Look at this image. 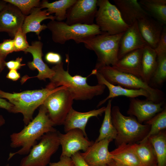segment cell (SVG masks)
I'll use <instances>...</instances> for the list:
<instances>
[{"mask_svg": "<svg viewBox=\"0 0 166 166\" xmlns=\"http://www.w3.org/2000/svg\"><path fill=\"white\" fill-rule=\"evenodd\" d=\"M54 126L45 107L43 104L41 105L38 114L34 119L20 131L10 135L11 147L21 148L16 152H10L8 160L17 154H28L37 140L47 132L57 130Z\"/></svg>", "mask_w": 166, "mask_h": 166, "instance_id": "1", "label": "cell"}, {"mask_svg": "<svg viewBox=\"0 0 166 166\" xmlns=\"http://www.w3.org/2000/svg\"><path fill=\"white\" fill-rule=\"evenodd\" d=\"M63 64L61 61L52 68L55 73L46 87L54 89L65 86L74 100H91L104 93L106 87L104 85L91 86L88 84L87 78L90 74L87 77L79 75L72 76L69 73L68 67L66 71L64 69Z\"/></svg>", "mask_w": 166, "mask_h": 166, "instance_id": "2", "label": "cell"}, {"mask_svg": "<svg viewBox=\"0 0 166 166\" xmlns=\"http://www.w3.org/2000/svg\"><path fill=\"white\" fill-rule=\"evenodd\" d=\"M59 87L52 89L45 87L40 89L25 91L13 93L0 89V97L6 98L14 105L13 113H20L23 116L25 125L33 119L35 110L42 105L47 96L57 90Z\"/></svg>", "mask_w": 166, "mask_h": 166, "instance_id": "3", "label": "cell"}, {"mask_svg": "<svg viewBox=\"0 0 166 166\" xmlns=\"http://www.w3.org/2000/svg\"><path fill=\"white\" fill-rule=\"evenodd\" d=\"M111 117L117 132L115 140L117 146L123 143L133 144L140 142L147 135L150 130V125L140 123L132 116L123 115L118 106L111 108Z\"/></svg>", "mask_w": 166, "mask_h": 166, "instance_id": "4", "label": "cell"}, {"mask_svg": "<svg viewBox=\"0 0 166 166\" xmlns=\"http://www.w3.org/2000/svg\"><path fill=\"white\" fill-rule=\"evenodd\" d=\"M51 33L54 42L64 44L70 40L76 43H84L94 36L102 33L96 24L92 25L75 24L69 25L63 21L51 20L46 25Z\"/></svg>", "mask_w": 166, "mask_h": 166, "instance_id": "5", "label": "cell"}, {"mask_svg": "<svg viewBox=\"0 0 166 166\" xmlns=\"http://www.w3.org/2000/svg\"><path fill=\"white\" fill-rule=\"evenodd\" d=\"M123 33L113 35L103 33L84 42L85 47L93 51L97 56L94 69L115 65L118 60L119 43Z\"/></svg>", "mask_w": 166, "mask_h": 166, "instance_id": "6", "label": "cell"}, {"mask_svg": "<svg viewBox=\"0 0 166 166\" xmlns=\"http://www.w3.org/2000/svg\"><path fill=\"white\" fill-rule=\"evenodd\" d=\"M95 69L113 85L129 89H144L149 94V100L155 102L165 100V93L162 90L151 87L141 78L134 75L121 72L111 66H104Z\"/></svg>", "mask_w": 166, "mask_h": 166, "instance_id": "7", "label": "cell"}, {"mask_svg": "<svg viewBox=\"0 0 166 166\" xmlns=\"http://www.w3.org/2000/svg\"><path fill=\"white\" fill-rule=\"evenodd\" d=\"M58 132L56 130L43 135L39 142L22 159L20 166H46L49 164L51 156L60 145Z\"/></svg>", "mask_w": 166, "mask_h": 166, "instance_id": "8", "label": "cell"}, {"mask_svg": "<svg viewBox=\"0 0 166 166\" xmlns=\"http://www.w3.org/2000/svg\"><path fill=\"white\" fill-rule=\"evenodd\" d=\"M95 20L103 33L116 35L125 32L130 26L124 21L116 6L108 0H98Z\"/></svg>", "mask_w": 166, "mask_h": 166, "instance_id": "9", "label": "cell"}, {"mask_svg": "<svg viewBox=\"0 0 166 166\" xmlns=\"http://www.w3.org/2000/svg\"><path fill=\"white\" fill-rule=\"evenodd\" d=\"M73 100L65 86L59 87L46 98L42 104L54 125H63L68 114L73 108Z\"/></svg>", "mask_w": 166, "mask_h": 166, "instance_id": "10", "label": "cell"}, {"mask_svg": "<svg viewBox=\"0 0 166 166\" xmlns=\"http://www.w3.org/2000/svg\"><path fill=\"white\" fill-rule=\"evenodd\" d=\"M97 2V0H76L67 10L65 22L69 25L94 24Z\"/></svg>", "mask_w": 166, "mask_h": 166, "instance_id": "11", "label": "cell"}, {"mask_svg": "<svg viewBox=\"0 0 166 166\" xmlns=\"http://www.w3.org/2000/svg\"><path fill=\"white\" fill-rule=\"evenodd\" d=\"M60 145L62 147L60 157L71 156L80 150L85 152L94 142L89 141L82 131L78 129L70 130L65 134L58 132Z\"/></svg>", "mask_w": 166, "mask_h": 166, "instance_id": "12", "label": "cell"}, {"mask_svg": "<svg viewBox=\"0 0 166 166\" xmlns=\"http://www.w3.org/2000/svg\"><path fill=\"white\" fill-rule=\"evenodd\" d=\"M165 101L156 103L146 99L129 98V106L127 113L130 116L135 117L137 121L142 124L162 111L166 107Z\"/></svg>", "mask_w": 166, "mask_h": 166, "instance_id": "13", "label": "cell"}, {"mask_svg": "<svg viewBox=\"0 0 166 166\" xmlns=\"http://www.w3.org/2000/svg\"><path fill=\"white\" fill-rule=\"evenodd\" d=\"M25 16L15 6L7 3L0 12V32H5L12 37L22 28Z\"/></svg>", "mask_w": 166, "mask_h": 166, "instance_id": "14", "label": "cell"}, {"mask_svg": "<svg viewBox=\"0 0 166 166\" xmlns=\"http://www.w3.org/2000/svg\"><path fill=\"white\" fill-rule=\"evenodd\" d=\"M110 140L105 139L94 143L85 152L80 154L91 166L107 165L113 160L108 147Z\"/></svg>", "mask_w": 166, "mask_h": 166, "instance_id": "15", "label": "cell"}, {"mask_svg": "<svg viewBox=\"0 0 166 166\" xmlns=\"http://www.w3.org/2000/svg\"><path fill=\"white\" fill-rule=\"evenodd\" d=\"M43 45V43L40 41L33 42L31 45H30L24 52L26 53H29L33 56V61L28 62L27 65L30 69L32 70L36 69L38 70V75L34 77H36L40 80L45 81L47 78L50 80L55 72L42 60Z\"/></svg>", "mask_w": 166, "mask_h": 166, "instance_id": "16", "label": "cell"}, {"mask_svg": "<svg viewBox=\"0 0 166 166\" xmlns=\"http://www.w3.org/2000/svg\"><path fill=\"white\" fill-rule=\"evenodd\" d=\"M147 45L139 30L137 21L130 26L122 36L119 43L118 60L128 53L142 49Z\"/></svg>", "mask_w": 166, "mask_h": 166, "instance_id": "17", "label": "cell"}, {"mask_svg": "<svg viewBox=\"0 0 166 166\" xmlns=\"http://www.w3.org/2000/svg\"><path fill=\"white\" fill-rule=\"evenodd\" d=\"M137 23L143 38L148 45L155 49L164 25L150 16L139 19Z\"/></svg>", "mask_w": 166, "mask_h": 166, "instance_id": "18", "label": "cell"}, {"mask_svg": "<svg viewBox=\"0 0 166 166\" xmlns=\"http://www.w3.org/2000/svg\"><path fill=\"white\" fill-rule=\"evenodd\" d=\"M90 74L95 75L98 84L104 85L107 87L109 91L108 96L99 102L97 105V107L101 106L109 100L119 96H124L129 98L143 96L145 97L146 99L149 100V93L144 89H129L119 85H113L106 81L100 73L94 69L93 70Z\"/></svg>", "mask_w": 166, "mask_h": 166, "instance_id": "19", "label": "cell"}, {"mask_svg": "<svg viewBox=\"0 0 166 166\" xmlns=\"http://www.w3.org/2000/svg\"><path fill=\"white\" fill-rule=\"evenodd\" d=\"M106 107H103L97 109L81 112L72 108L68 114L63 123L64 131L66 132L72 129H78L81 130L85 136L87 138L85 127L89 119L93 117H97L102 115Z\"/></svg>", "mask_w": 166, "mask_h": 166, "instance_id": "20", "label": "cell"}, {"mask_svg": "<svg viewBox=\"0 0 166 166\" xmlns=\"http://www.w3.org/2000/svg\"><path fill=\"white\" fill-rule=\"evenodd\" d=\"M124 22L129 26L144 17L150 15L137 0H113Z\"/></svg>", "mask_w": 166, "mask_h": 166, "instance_id": "21", "label": "cell"}, {"mask_svg": "<svg viewBox=\"0 0 166 166\" xmlns=\"http://www.w3.org/2000/svg\"><path fill=\"white\" fill-rule=\"evenodd\" d=\"M47 19L55 20V17L51 15L46 9L42 10L40 7L33 8L29 14L25 17L22 27L23 32L26 34L30 32H34L40 40V32L47 28L46 25H41V23L43 21Z\"/></svg>", "mask_w": 166, "mask_h": 166, "instance_id": "22", "label": "cell"}, {"mask_svg": "<svg viewBox=\"0 0 166 166\" xmlns=\"http://www.w3.org/2000/svg\"><path fill=\"white\" fill-rule=\"evenodd\" d=\"M143 49H138L126 54L119 59L113 67L121 72L133 75L142 79Z\"/></svg>", "mask_w": 166, "mask_h": 166, "instance_id": "23", "label": "cell"}, {"mask_svg": "<svg viewBox=\"0 0 166 166\" xmlns=\"http://www.w3.org/2000/svg\"><path fill=\"white\" fill-rule=\"evenodd\" d=\"M114 161L128 166H143L131 144H122L110 152Z\"/></svg>", "mask_w": 166, "mask_h": 166, "instance_id": "24", "label": "cell"}, {"mask_svg": "<svg viewBox=\"0 0 166 166\" xmlns=\"http://www.w3.org/2000/svg\"><path fill=\"white\" fill-rule=\"evenodd\" d=\"M157 54L154 49L146 45L143 49L141 58L143 81L149 85L157 66Z\"/></svg>", "mask_w": 166, "mask_h": 166, "instance_id": "25", "label": "cell"}, {"mask_svg": "<svg viewBox=\"0 0 166 166\" xmlns=\"http://www.w3.org/2000/svg\"><path fill=\"white\" fill-rule=\"evenodd\" d=\"M132 147L143 166H157L156 156L153 146L148 139Z\"/></svg>", "mask_w": 166, "mask_h": 166, "instance_id": "26", "label": "cell"}, {"mask_svg": "<svg viewBox=\"0 0 166 166\" xmlns=\"http://www.w3.org/2000/svg\"><path fill=\"white\" fill-rule=\"evenodd\" d=\"M76 0H59L50 3L44 0L41 2L39 7L41 9L46 8L50 14H55V20L63 21L66 19L68 10Z\"/></svg>", "mask_w": 166, "mask_h": 166, "instance_id": "27", "label": "cell"}, {"mask_svg": "<svg viewBox=\"0 0 166 166\" xmlns=\"http://www.w3.org/2000/svg\"><path fill=\"white\" fill-rule=\"evenodd\" d=\"M139 2L150 16L166 24V0H140Z\"/></svg>", "mask_w": 166, "mask_h": 166, "instance_id": "28", "label": "cell"}, {"mask_svg": "<svg viewBox=\"0 0 166 166\" xmlns=\"http://www.w3.org/2000/svg\"><path fill=\"white\" fill-rule=\"evenodd\" d=\"M112 101V99L108 100L104 112V118L100 129L99 135L95 142L105 139L112 141L117 137V131L112 123L111 117Z\"/></svg>", "mask_w": 166, "mask_h": 166, "instance_id": "29", "label": "cell"}, {"mask_svg": "<svg viewBox=\"0 0 166 166\" xmlns=\"http://www.w3.org/2000/svg\"><path fill=\"white\" fill-rule=\"evenodd\" d=\"M148 139L152 144L156 156L157 166H166V134L162 131L149 137Z\"/></svg>", "mask_w": 166, "mask_h": 166, "instance_id": "30", "label": "cell"}, {"mask_svg": "<svg viewBox=\"0 0 166 166\" xmlns=\"http://www.w3.org/2000/svg\"><path fill=\"white\" fill-rule=\"evenodd\" d=\"M157 63L156 70L149 85L159 89L166 81V53L157 55Z\"/></svg>", "mask_w": 166, "mask_h": 166, "instance_id": "31", "label": "cell"}, {"mask_svg": "<svg viewBox=\"0 0 166 166\" xmlns=\"http://www.w3.org/2000/svg\"><path fill=\"white\" fill-rule=\"evenodd\" d=\"M144 122L145 124L150 126V128L147 135L140 141L145 140L149 137L158 134L166 128V107H165L162 111Z\"/></svg>", "mask_w": 166, "mask_h": 166, "instance_id": "32", "label": "cell"}, {"mask_svg": "<svg viewBox=\"0 0 166 166\" xmlns=\"http://www.w3.org/2000/svg\"><path fill=\"white\" fill-rule=\"evenodd\" d=\"M7 3L17 7L25 16L30 14L31 10L34 7H39L41 2L39 0H4Z\"/></svg>", "mask_w": 166, "mask_h": 166, "instance_id": "33", "label": "cell"}, {"mask_svg": "<svg viewBox=\"0 0 166 166\" xmlns=\"http://www.w3.org/2000/svg\"><path fill=\"white\" fill-rule=\"evenodd\" d=\"M13 40L14 52H24L30 45L27 40L26 34L23 33L22 28L16 33Z\"/></svg>", "mask_w": 166, "mask_h": 166, "instance_id": "34", "label": "cell"}, {"mask_svg": "<svg viewBox=\"0 0 166 166\" xmlns=\"http://www.w3.org/2000/svg\"><path fill=\"white\" fill-rule=\"evenodd\" d=\"M13 52H14L13 39H5L0 43V53L3 56L6 57Z\"/></svg>", "mask_w": 166, "mask_h": 166, "instance_id": "35", "label": "cell"}, {"mask_svg": "<svg viewBox=\"0 0 166 166\" xmlns=\"http://www.w3.org/2000/svg\"><path fill=\"white\" fill-rule=\"evenodd\" d=\"M154 49L157 55L166 53V27L165 26L164 27L160 39Z\"/></svg>", "mask_w": 166, "mask_h": 166, "instance_id": "36", "label": "cell"}, {"mask_svg": "<svg viewBox=\"0 0 166 166\" xmlns=\"http://www.w3.org/2000/svg\"><path fill=\"white\" fill-rule=\"evenodd\" d=\"M45 61L47 62L52 64H58L61 61V57L58 53L50 52L47 53L45 57Z\"/></svg>", "mask_w": 166, "mask_h": 166, "instance_id": "37", "label": "cell"}, {"mask_svg": "<svg viewBox=\"0 0 166 166\" xmlns=\"http://www.w3.org/2000/svg\"><path fill=\"white\" fill-rule=\"evenodd\" d=\"M22 60V57H18L15 60H12L8 62H5V65L10 70L19 69L21 67L26 65L25 64L21 63Z\"/></svg>", "mask_w": 166, "mask_h": 166, "instance_id": "38", "label": "cell"}, {"mask_svg": "<svg viewBox=\"0 0 166 166\" xmlns=\"http://www.w3.org/2000/svg\"><path fill=\"white\" fill-rule=\"evenodd\" d=\"M71 158L73 161V166H91L84 160L79 152L72 155Z\"/></svg>", "mask_w": 166, "mask_h": 166, "instance_id": "39", "label": "cell"}, {"mask_svg": "<svg viewBox=\"0 0 166 166\" xmlns=\"http://www.w3.org/2000/svg\"><path fill=\"white\" fill-rule=\"evenodd\" d=\"M49 166H73L71 158L66 156L60 157L59 160L56 162H50Z\"/></svg>", "mask_w": 166, "mask_h": 166, "instance_id": "40", "label": "cell"}, {"mask_svg": "<svg viewBox=\"0 0 166 166\" xmlns=\"http://www.w3.org/2000/svg\"><path fill=\"white\" fill-rule=\"evenodd\" d=\"M0 108L13 113L14 105L6 100L0 97Z\"/></svg>", "mask_w": 166, "mask_h": 166, "instance_id": "41", "label": "cell"}, {"mask_svg": "<svg viewBox=\"0 0 166 166\" xmlns=\"http://www.w3.org/2000/svg\"><path fill=\"white\" fill-rule=\"evenodd\" d=\"M20 77V74L15 69L10 70L6 76L7 78L13 81L18 80Z\"/></svg>", "mask_w": 166, "mask_h": 166, "instance_id": "42", "label": "cell"}, {"mask_svg": "<svg viewBox=\"0 0 166 166\" xmlns=\"http://www.w3.org/2000/svg\"><path fill=\"white\" fill-rule=\"evenodd\" d=\"M6 58L0 53V73L5 66V60Z\"/></svg>", "mask_w": 166, "mask_h": 166, "instance_id": "43", "label": "cell"}, {"mask_svg": "<svg viewBox=\"0 0 166 166\" xmlns=\"http://www.w3.org/2000/svg\"><path fill=\"white\" fill-rule=\"evenodd\" d=\"M107 165V166H128L118 163L113 160Z\"/></svg>", "mask_w": 166, "mask_h": 166, "instance_id": "44", "label": "cell"}, {"mask_svg": "<svg viewBox=\"0 0 166 166\" xmlns=\"http://www.w3.org/2000/svg\"><path fill=\"white\" fill-rule=\"evenodd\" d=\"M7 3L3 0L0 1V12L5 7Z\"/></svg>", "mask_w": 166, "mask_h": 166, "instance_id": "45", "label": "cell"}, {"mask_svg": "<svg viewBox=\"0 0 166 166\" xmlns=\"http://www.w3.org/2000/svg\"><path fill=\"white\" fill-rule=\"evenodd\" d=\"M5 123V120L3 116L0 115V127L4 125Z\"/></svg>", "mask_w": 166, "mask_h": 166, "instance_id": "46", "label": "cell"}, {"mask_svg": "<svg viewBox=\"0 0 166 166\" xmlns=\"http://www.w3.org/2000/svg\"><path fill=\"white\" fill-rule=\"evenodd\" d=\"M6 166H10L9 164H7Z\"/></svg>", "mask_w": 166, "mask_h": 166, "instance_id": "47", "label": "cell"}, {"mask_svg": "<svg viewBox=\"0 0 166 166\" xmlns=\"http://www.w3.org/2000/svg\"><path fill=\"white\" fill-rule=\"evenodd\" d=\"M102 166H107V165H102Z\"/></svg>", "mask_w": 166, "mask_h": 166, "instance_id": "48", "label": "cell"}]
</instances>
